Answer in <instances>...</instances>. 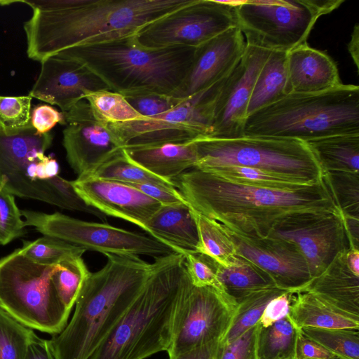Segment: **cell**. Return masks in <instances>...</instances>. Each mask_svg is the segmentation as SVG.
I'll return each mask as SVG.
<instances>
[{"label":"cell","mask_w":359,"mask_h":359,"mask_svg":"<svg viewBox=\"0 0 359 359\" xmlns=\"http://www.w3.org/2000/svg\"><path fill=\"white\" fill-rule=\"evenodd\" d=\"M88 275L69 323L49 339L55 359H89L137 297L153 269L140 256L107 254Z\"/></svg>","instance_id":"3957f363"},{"label":"cell","mask_w":359,"mask_h":359,"mask_svg":"<svg viewBox=\"0 0 359 359\" xmlns=\"http://www.w3.org/2000/svg\"><path fill=\"white\" fill-rule=\"evenodd\" d=\"M222 350L220 341L191 349L170 359H219Z\"/></svg>","instance_id":"816d5d0a"},{"label":"cell","mask_w":359,"mask_h":359,"mask_svg":"<svg viewBox=\"0 0 359 359\" xmlns=\"http://www.w3.org/2000/svg\"><path fill=\"white\" fill-rule=\"evenodd\" d=\"M359 134V87L341 84L316 93H292L248 115L243 136L303 142Z\"/></svg>","instance_id":"8992f818"},{"label":"cell","mask_w":359,"mask_h":359,"mask_svg":"<svg viewBox=\"0 0 359 359\" xmlns=\"http://www.w3.org/2000/svg\"><path fill=\"white\" fill-rule=\"evenodd\" d=\"M56 266L34 263L19 248L0 259V309L32 330L60 333L71 311L60 302L51 280Z\"/></svg>","instance_id":"ba28073f"},{"label":"cell","mask_w":359,"mask_h":359,"mask_svg":"<svg viewBox=\"0 0 359 359\" xmlns=\"http://www.w3.org/2000/svg\"><path fill=\"white\" fill-rule=\"evenodd\" d=\"M287 316L298 330L304 327L359 329V316L341 311L304 290L291 293Z\"/></svg>","instance_id":"484cf974"},{"label":"cell","mask_w":359,"mask_h":359,"mask_svg":"<svg viewBox=\"0 0 359 359\" xmlns=\"http://www.w3.org/2000/svg\"><path fill=\"white\" fill-rule=\"evenodd\" d=\"M82 257L67 259L57 265L51 280L62 304L72 311L83 285L89 274Z\"/></svg>","instance_id":"d590c367"},{"label":"cell","mask_w":359,"mask_h":359,"mask_svg":"<svg viewBox=\"0 0 359 359\" xmlns=\"http://www.w3.org/2000/svg\"><path fill=\"white\" fill-rule=\"evenodd\" d=\"M29 95H0V123L4 131L16 130L31 124V102Z\"/></svg>","instance_id":"b9f144b4"},{"label":"cell","mask_w":359,"mask_h":359,"mask_svg":"<svg viewBox=\"0 0 359 359\" xmlns=\"http://www.w3.org/2000/svg\"><path fill=\"white\" fill-rule=\"evenodd\" d=\"M30 123L39 134L50 133L57 123L65 125L62 112L50 104H39L31 112Z\"/></svg>","instance_id":"bcb514c9"},{"label":"cell","mask_w":359,"mask_h":359,"mask_svg":"<svg viewBox=\"0 0 359 359\" xmlns=\"http://www.w3.org/2000/svg\"><path fill=\"white\" fill-rule=\"evenodd\" d=\"M286 60V52L271 51L255 82L247 116L285 95Z\"/></svg>","instance_id":"f1b7e54d"},{"label":"cell","mask_w":359,"mask_h":359,"mask_svg":"<svg viewBox=\"0 0 359 359\" xmlns=\"http://www.w3.org/2000/svg\"><path fill=\"white\" fill-rule=\"evenodd\" d=\"M326 183L343 215L359 217V172H327Z\"/></svg>","instance_id":"f35d334b"},{"label":"cell","mask_w":359,"mask_h":359,"mask_svg":"<svg viewBox=\"0 0 359 359\" xmlns=\"http://www.w3.org/2000/svg\"><path fill=\"white\" fill-rule=\"evenodd\" d=\"M86 100L94 116L108 123H121L142 119L125 97L109 90L90 91L86 93Z\"/></svg>","instance_id":"e575fe53"},{"label":"cell","mask_w":359,"mask_h":359,"mask_svg":"<svg viewBox=\"0 0 359 359\" xmlns=\"http://www.w3.org/2000/svg\"><path fill=\"white\" fill-rule=\"evenodd\" d=\"M109 90L89 67L59 52L41 62V71L29 95L65 112L90 91Z\"/></svg>","instance_id":"d6986e66"},{"label":"cell","mask_w":359,"mask_h":359,"mask_svg":"<svg viewBox=\"0 0 359 359\" xmlns=\"http://www.w3.org/2000/svg\"><path fill=\"white\" fill-rule=\"evenodd\" d=\"M271 51L246 43L238 63L226 76L217 99L208 137L243 136L247 109L257 75Z\"/></svg>","instance_id":"e0dca14e"},{"label":"cell","mask_w":359,"mask_h":359,"mask_svg":"<svg viewBox=\"0 0 359 359\" xmlns=\"http://www.w3.org/2000/svg\"><path fill=\"white\" fill-rule=\"evenodd\" d=\"M348 50L355 65L357 70L359 68V25L356 23L351 33L350 41L347 45Z\"/></svg>","instance_id":"f5cc1de1"},{"label":"cell","mask_w":359,"mask_h":359,"mask_svg":"<svg viewBox=\"0 0 359 359\" xmlns=\"http://www.w3.org/2000/svg\"><path fill=\"white\" fill-rule=\"evenodd\" d=\"M26 226L43 235L53 236L86 251L107 254L146 255L155 258L175 252L151 236L105 223L83 221L60 212L52 214L22 210Z\"/></svg>","instance_id":"8fae6325"},{"label":"cell","mask_w":359,"mask_h":359,"mask_svg":"<svg viewBox=\"0 0 359 359\" xmlns=\"http://www.w3.org/2000/svg\"><path fill=\"white\" fill-rule=\"evenodd\" d=\"M26 359H55L50 341L32 333L28 346Z\"/></svg>","instance_id":"f907efd6"},{"label":"cell","mask_w":359,"mask_h":359,"mask_svg":"<svg viewBox=\"0 0 359 359\" xmlns=\"http://www.w3.org/2000/svg\"><path fill=\"white\" fill-rule=\"evenodd\" d=\"M53 136L39 134L31 124L0 132V187L13 196L43 201L63 209V205L49 180L34 182L27 172L45 155Z\"/></svg>","instance_id":"9a60e30c"},{"label":"cell","mask_w":359,"mask_h":359,"mask_svg":"<svg viewBox=\"0 0 359 359\" xmlns=\"http://www.w3.org/2000/svg\"><path fill=\"white\" fill-rule=\"evenodd\" d=\"M189 280L184 255L155 258L142 290L89 359H145L167 351L177 304Z\"/></svg>","instance_id":"277c9868"},{"label":"cell","mask_w":359,"mask_h":359,"mask_svg":"<svg viewBox=\"0 0 359 359\" xmlns=\"http://www.w3.org/2000/svg\"><path fill=\"white\" fill-rule=\"evenodd\" d=\"M339 357L304 336L299 330L295 348V359H337Z\"/></svg>","instance_id":"681fc988"},{"label":"cell","mask_w":359,"mask_h":359,"mask_svg":"<svg viewBox=\"0 0 359 359\" xmlns=\"http://www.w3.org/2000/svg\"><path fill=\"white\" fill-rule=\"evenodd\" d=\"M342 0H246L233 7L236 26L247 44L286 52L307 43L317 20Z\"/></svg>","instance_id":"9c48e42d"},{"label":"cell","mask_w":359,"mask_h":359,"mask_svg":"<svg viewBox=\"0 0 359 359\" xmlns=\"http://www.w3.org/2000/svg\"><path fill=\"white\" fill-rule=\"evenodd\" d=\"M145 231L177 253H198L197 224L187 203L161 205L147 222Z\"/></svg>","instance_id":"603a6c76"},{"label":"cell","mask_w":359,"mask_h":359,"mask_svg":"<svg viewBox=\"0 0 359 359\" xmlns=\"http://www.w3.org/2000/svg\"><path fill=\"white\" fill-rule=\"evenodd\" d=\"M285 95L316 93L342 84L334 60L307 43L287 53Z\"/></svg>","instance_id":"7402d4cb"},{"label":"cell","mask_w":359,"mask_h":359,"mask_svg":"<svg viewBox=\"0 0 359 359\" xmlns=\"http://www.w3.org/2000/svg\"><path fill=\"white\" fill-rule=\"evenodd\" d=\"M192 212L198 232V253L209 257L222 266L231 264L237 254L235 245L224 226L193 209Z\"/></svg>","instance_id":"1f68e13d"},{"label":"cell","mask_w":359,"mask_h":359,"mask_svg":"<svg viewBox=\"0 0 359 359\" xmlns=\"http://www.w3.org/2000/svg\"><path fill=\"white\" fill-rule=\"evenodd\" d=\"M246 46L237 26L196 48L191 67L174 97H189L226 77L242 57Z\"/></svg>","instance_id":"ffe728a7"},{"label":"cell","mask_w":359,"mask_h":359,"mask_svg":"<svg viewBox=\"0 0 359 359\" xmlns=\"http://www.w3.org/2000/svg\"><path fill=\"white\" fill-rule=\"evenodd\" d=\"M33 332L0 309V359H26Z\"/></svg>","instance_id":"ab89813d"},{"label":"cell","mask_w":359,"mask_h":359,"mask_svg":"<svg viewBox=\"0 0 359 359\" xmlns=\"http://www.w3.org/2000/svg\"><path fill=\"white\" fill-rule=\"evenodd\" d=\"M194 168L235 165L250 167L299 180L309 184L323 180L324 171L306 142L294 139L248 137H202L193 141Z\"/></svg>","instance_id":"52a82bcc"},{"label":"cell","mask_w":359,"mask_h":359,"mask_svg":"<svg viewBox=\"0 0 359 359\" xmlns=\"http://www.w3.org/2000/svg\"><path fill=\"white\" fill-rule=\"evenodd\" d=\"M306 144L324 173L359 172V134L328 136L306 142Z\"/></svg>","instance_id":"83f0119b"},{"label":"cell","mask_w":359,"mask_h":359,"mask_svg":"<svg viewBox=\"0 0 359 359\" xmlns=\"http://www.w3.org/2000/svg\"><path fill=\"white\" fill-rule=\"evenodd\" d=\"M203 170L233 182L271 189L291 191L313 184L250 167L226 165Z\"/></svg>","instance_id":"d6a6232c"},{"label":"cell","mask_w":359,"mask_h":359,"mask_svg":"<svg viewBox=\"0 0 359 359\" xmlns=\"http://www.w3.org/2000/svg\"><path fill=\"white\" fill-rule=\"evenodd\" d=\"M123 96L144 118H151L163 114L184 100L156 93H139Z\"/></svg>","instance_id":"7bdbcfd3"},{"label":"cell","mask_w":359,"mask_h":359,"mask_svg":"<svg viewBox=\"0 0 359 359\" xmlns=\"http://www.w3.org/2000/svg\"><path fill=\"white\" fill-rule=\"evenodd\" d=\"M88 177L125 184L150 183L176 188L173 182L161 179L133 163L126 156L124 151L104 163Z\"/></svg>","instance_id":"8d00e7d4"},{"label":"cell","mask_w":359,"mask_h":359,"mask_svg":"<svg viewBox=\"0 0 359 359\" xmlns=\"http://www.w3.org/2000/svg\"><path fill=\"white\" fill-rule=\"evenodd\" d=\"M237 302L212 287H197L190 278L175 312L169 359L191 349L221 341L226 333Z\"/></svg>","instance_id":"4fadbf2b"},{"label":"cell","mask_w":359,"mask_h":359,"mask_svg":"<svg viewBox=\"0 0 359 359\" xmlns=\"http://www.w3.org/2000/svg\"><path fill=\"white\" fill-rule=\"evenodd\" d=\"M269 237L293 243L308 264L311 278L323 273L349 241L340 212H304L280 220Z\"/></svg>","instance_id":"5bb4252c"},{"label":"cell","mask_w":359,"mask_h":359,"mask_svg":"<svg viewBox=\"0 0 359 359\" xmlns=\"http://www.w3.org/2000/svg\"><path fill=\"white\" fill-rule=\"evenodd\" d=\"M302 334L346 359H359V329L304 327Z\"/></svg>","instance_id":"74e56055"},{"label":"cell","mask_w":359,"mask_h":359,"mask_svg":"<svg viewBox=\"0 0 359 359\" xmlns=\"http://www.w3.org/2000/svg\"><path fill=\"white\" fill-rule=\"evenodd\" d=\"M13 194L0 187V245L23 236L27 226Z\"/></svg>","instance_id":"60d3db41"},{"label":"cell","mask_w":359,"mask_h":359,"mask_svg":"<svg viewBox=\"0 0 359 359\" xmlns=\"http://www.w3.org/2000/svg\"><path fill=\"white\" fill-rule=\"evenodd\" d=\"M292 292H285L267 304L258 322L261 327H269L288 315Z\"/></svg>","instance_id":"c3c4849f"},{"label":"cell","mask_w":359,"mask_h":359,"mask_svg":"<svg viewBox=\"0 0 359 359\" xmlns=\"http://www.w3.org/2000/svg\"><path fill=\"white\" fill-rule=\"evenodd\" d=\"M72 183L89 205L106 216L124 219L144 231L149 219L161 205L125 183L95 177H77Z\"/></svg>","instance_id":"44dd1931"},{"label":"cell","mask_w":359,"mask_h":359,"mask_svg":"<svg viewBox=\"0 0 359 359\" xmlns=\"http://www.w3.org/2000/svg\"><path fill=\"white\" fill-rule=\"evenodd\" d=\"M4 131V128L3 127V126L1 125V123H0V132H3Z\"/></svg>","instance_id":"11a10c76"},{"label":"cell","mask_w":359,"mask_h":359,"mask_svg":"<svg viewBox=\"0 0 359 359\" xmlns=\"http://www.w3.org/2000/svg\"><path fill=\"white\" fill-rule=\"evenodd\" d=\"M127 184L136 188L145 195L156 200L161 205L187 203L184 197L176 188L150 183H133Z\"/></svg>","instance_id":"7dc6e473"},{"label":"cell","mask_w":359,"mask_h":359,"mask_svg":"<svg viewBox=\"0 0 359 359\" xmlns=\"http://www.w3.org/2000/svg\"><path fill=\"white\" fill-rule=\"evenodd\" d=\"M123 151L135 164L172 182L183 172L194 168L197 163L194 142L126 147Z\"/></svg>","instance_id":"cb8c5ba5"},{"label":"cell","mask_w":359,"mask_h":359,"mask_svg":"<svg viewBox=\"0 0 359 359\" xmlns=\"http://www.w3.org/2000/svg\"><path fill=\"white\" fill-rule=\"evenodd\" d=\"M196 48H145L133 35L60 52L85 64L111 91L123 95L156 93L173 96L191 67Z\"/></svg>","instance_id":"5b68a950"},{"label":"cell","mask_w":359,"mask_h":359,"mask_svg":"<svg viewBox=\"0 0 359 359\" xmlns=\"http://www.w3.org/2000/svg\"><path fill=\"white\" fill-rule=\"evenodd\" d=\"M239 1L192 0L189 4L150 22L134 39L141 47L198 48L236 26L233 7Z\"/></svg>","instance_id":"7c38bea8"},{"label":"cell","mask_w":359,"mask_h":359,"mask_svg":"<svg viewBox=\"0 0 359 359\" xmlns=\"http://www.w3.org/2000/svg\"><path fill=\"white\" fill-rule=\"evenodd\" d=\"M285 292L287 291L271 287L252 292L238 301L231 323L220 341L221 344L230 343L256 325L267 304Z\"/></svg>","instance_id":"4dcf8cb0"},{"label":"cell","mask_w":359,"mask_h":359,"mask_svg":"<svg viewBox=\"0 0 359 359\" xmlns=\"http://www.w3.org/2000/svg\"><path fill=\"white\" fill-rule=\"evenodd\" d=\"M299 330L285 318L271 325H260L257 340L258 359H295Z\"/></svg>","instance_id":"f546056e"},{"label":"cell","mask_w":359,"mask_h":359,"mask_svg":"<svg viewBox=\"0 0 359 359\" xmlns=\"http://www.w3.org/2000/svg\"><path fill=\"white\" fill-rule=\"evenodd\" d=\"M212 263L223 292L236 302L252 292L276 287L265 271L238 255L227 266Z\"/></svg>","instance_id":"4316f807"},{"label":"cell","mask_w":359,"mask_h":359,"mask_svg":"<svg viewBox=\"0 0 359 359\" xmlns=\"http://www.w3.org/2000/svg\"><path fill=\"white\" fill-rule=\"evenodd\" d=\"M62 145L78 178L91 176L104 163L123 151L108 123L97 119L84 99L65 112Z\"/></svg>","instance_id":"2e32d148"},{"label":"cell","mask_w":359,"mask_h":359,"mask_svg":"<svg viewBox=\"0 0 359 359\" xmlns=\"http://www.w3.org/2000/svg\"><path fill=\"white\" fill-rule=\"evenodd\" d=\"M337 359H346V358H344L339 357V358H337Z\"/></svg>","instance_id":"9f6ffc18"},{"label":"cell","mask_w":359,"mask_h":359,"mask_svg":"<svg viewBox=\"0 0 359 359\" xmlns=\"http://www.w3.org/2000/svg\"><path fill=\"white\" fill-rule=\"evenodd\" d=\"M172 182L193 210L250 238L268 236L280 220L292 214L340 212L324 179L296 190H277L233 182L192 168Z\"/></svg>","instance_id":"7a4b0ae2"},{"label":"cell","mask_w":359,"mask_h":359,"mask_svg":"<svg viewBox=\"0 0 359 359\" xmlns=\"http://www.w3.org/2000/svg\"><path fill=\"white\" fill-rule=\"evenodd\" d=\"M346 252L339 254L327 268L312 278L303 290L313 293L341 311L359 316V276L348 267Z\"/></svg>","instance_id":"d4e9b609"},{"label":"cell","mask_w":359,"mask_h":359,"mask_svg":"<svg viewBox=\"0 0 359 359\" xmlns=\"http://www.w3.org/2000/svg\"><path fill=\"white\" fill-rule=\"evenodd\" d=\"M224 228L236 254L265 271L277 287L295 292L311 280L306 261L293 243L269 236L247 237Z\"/></svg>","instance_id":"ac0fdd59"},{"label":"cell","mask_w":359,"mask_h":359,"mask_svg":"<svg viewBox=\"0 0 359 359\" xmlns=\"http://www.w3.org/2000/svg\"><path fill=\"white\" fill-rule=\"evenodd\" d=\"M20 252L32 262L44 266H56L77 257L86 250L60 238L43 235L33 241H23Z\"/></svg>","instance_id":"836d02e7"},{"label":"cell","mask_w":359,"mask_h":359,"mask_svg":"<svg viewBox=\"0 0 359 359\" xmlns=\"http://www.w3.org/2000/svg\"><path fill=\"white\" fill-rule=\"evenodd\" d=\"M259 327L257 323L233 341L222 344L219 359H258L257 340Z\"/></svg>","instance_id":"f6af8a7d"},{"label":"cell","mask_w":359,"mask_h":359,"mask_svg":"<svg viewBox=\"0 0 359 359\" xmlns=\"http://www.w3.org/2000/svg\"><path fill=\"white\" fill-rule=\"evenodd\" d=\"M184 255L186 270L194 285L212 287L223 292L211 258L200 253H186Z\"/></svg>","instance_id":"ee69618b"},{"label":"cell","mask_w":359,"mask_h":359,"mask_svg":"<svg viewBox=\"0 0 359 359\" xmlns=\"http://www.w3.org/2000/svg\"><path fill=\"white\" fill-rule=\"evenodd\" d=\"M192 0H36L23 28L29 58L41 62L64 50L135 35Z\"/></svg>","instance_id":"6da1fadb"},{"label":"cell","mask_w":359,"mask_h":359,"mask_svg":"<svg viewBox=\"0 0 359 359\" xmlns=\"http://www.w3.org/2000/svg\"><path fill=\"white\" fill-rule=\"evenodd\" d=\"M345 259L349 269L359 276V249L349 248L345 253Z\"/></svg>","instance_id":"db71d44e"},{"label":"cell","mask_w":359,"mask_h":359,"mask_svg":"<svg viewBox=\"0 0 359 359\" xmlns=\"http://www.w3.org/2000/svg\"><path fill=\"white\" fill-rule=\"evenodd\" d=\"M226 77L151 118L109 123L123 148L187 143L211 135L217 99Z\"/></svg>","instance_id":"30bf717a"}]
</instances>
